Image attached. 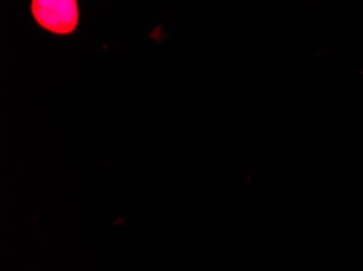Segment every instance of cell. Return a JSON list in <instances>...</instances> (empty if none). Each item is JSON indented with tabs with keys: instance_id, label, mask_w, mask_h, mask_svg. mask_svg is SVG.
<instances>
[{
	"instance_id": "1",
	"label": "cell",
	"mask_w": 363,
	"mask_h": 271,
	"mask_svg": "<svg viewBox=\"0 0 363 271\" xmlns=\"http://www.w3.org/2000/svg\"><path fill=\"white\" fill-rule=\"evenodd\" d=\"M31 10L38 23L57 35H69L79 23L75 2H33Z\"/></svg>"
}]
</instances>
